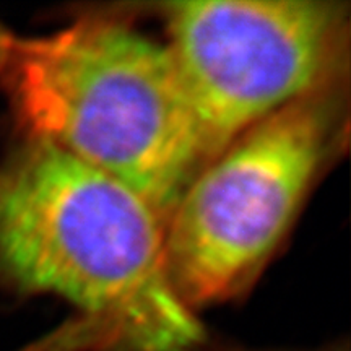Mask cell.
<instances>
[{"mask_svg":"<svg viewBox=\"0 0 351 351\" xmlns=\"http://www.w3.org/2000/svg\"><path fill=\"white\" fill-rule=\"evenodd\" d=\"M0 278L70 302L125 351H197L205 341L171 282L160 215L34 140L0 166Z\"/></svg>","mask_w":351,"mask_h":351,"instance_id":"6da1fadb","label":"cell"},{"mask_svg":"<svg viewBox=\"0 0 351 351\" xmlns=\"http://www.w3.org/2000/svg\"><path fill=\"white\" fill-rule=\"evenodd\" d=\"M2 83L29 140L124 184L161 219L204 165L168 47L121 21L19 38Z\"/></svg>","mask_w":351,"mask_h":351,"instance_id":"7a4b0ae2","label":"cell"},{"mask_svg":"<svg viewBox=\"0 0 351 351\" xmlns=\"http://www.w3.org/2000/svg\"><path fill=\"white\" fill-rule=\"evenodd\" d=\"M332 85L258 122L189 179L163 219L171 282L192 311L243 288L300 212L339 130Z\"/></svg>","mask_w":351,"mask_h":351,"instance_id":"3957f363","label":"cell"},{"mask_svg":"<svg viewBox=\"0 0 351 351\" xmlns=\"http://www.w3.org/2000/svg\"><path fill=\"white\" fill-rule=\"evenodd\" d=\"M345 13L335 2L207 0L168 7L166 44L204 163L275 112L330 86Z\"/></svg>","mask_w":351,"mask_h":351,"instance_id":"277c9868","label":"cell"},{"mask_svg":"<svg viewBox=\"0 0 351 351\" xmlns=\"http://www.w3.org/2000/svg\"><path fill=\"white\" fill-rule=\"evenodd\" d=\"M16 41H19V38L8 32L5 26L0 25V80L5 75L8 64L12 60L13 51H15Z\"/></svg>","mask_w":351,"mask_h":351,"instance_id":"5b68a950","label":"cell"}]
</instances>
